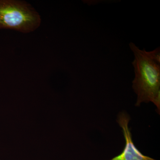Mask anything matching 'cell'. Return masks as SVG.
<instances>
[{
  "instance_id": "6da1fadb",
  "label": "cell",
  "mask_w": 160,
  "mask_h": 160,
  "mask_svg": "<svg viewBox=\"0 0 160 160\" xmlns=\"http://www.w3.org/2000/svg\"><path fill=\"white\" fill-rule=\"evenodd\" d=\"M129 47L134 54L132 64L135 78L132 89L137 96L135 106L142 103H153L160 110V49L151 51L140 49L133 43Z\"/></svg>"
},
{
  "instance_id": "7a4b0ae2",
  "label": "cell",
  "mask_w": 160,
  "mask_h": 160,
  "mask_svg": "<svg viewBox=\"0 0 160 160\" xmlns=\"http://www.w3.org/2000/svg\"><path fill=\"white\" fill-rule=\"evenodd\" d=\"M41 23L40 15L26 2L0 0V29L28 33L38 29Z\"/></svg>"
},
{
  "instance_id": "3957f363",
  "label": "cell",
  "mask_w": 160,
  "mask_h": 160,
  "mask_svg": "<svg viewBox=\"0 0 160 160\" xmlns=\"http://www.w3.org/2000/svg\"><path fill=\"white\" fill-rule=\"evenodd\" d=\"M129 121L130 118L126 112H120L118 115L117 122L122 129L126 145L121 154L109 160H157L143 154L135 146L128 126Z\"/></svg>"
}]
</instances>
